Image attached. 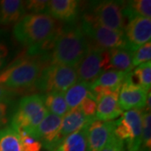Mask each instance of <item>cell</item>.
<instances>
[{
	"label": "cell",
	"instance_id": "16",
	"mask_svg": "<svg viewBox=\"0 0 151 151\" xmlns=\"http://www.w3.org/2000/svg\"><path fill=\"white\" fill-rule=\"evenodd\" d=\"M79 2L76 0H51L48 1L46 13L55 20L72 22L78 14Z\"/></svg>",
	"mask_w": 151,
	"mask_h": 151
},
{
	"label": "cell",
	"instance_id": "13",
	"mask_svg": "<svg viewBox=\"0 0 151 151\" xmlns=\"http://www.w3.org/2000/svg\"><path fill=\"white\" fill-rule=\"evenodd\" d=\"M115 121L94 120L87 133L88 151H101L114 134Z\"/></svg>",
	"mask_w": 151,
	"mask_h": 151
},
{
	"label": "cell",
	"instance_id": "15",
	"mask_svg": "<svg viewBox=\"0 0 151 151\" xmlns=\"http://www.w3.org/2000/svg\"><path fill=\"white\" fill-rule=\"evenodd\" d=\"M129 73L110 69L105 70L92 82V91L97 96L102 92H119Z\"/></svg>",
	"mask_w": 151,
	"mask_h": 151
},
{
	"label": "cell",
	"instance_id": "20",
	"mask_svg": "<svg viewBox=\"0 0 151 151\" xmlns=\"http://www.w3.org/2000/svg\"><path fill=\"white\" fill-rule=\"evenodd\" d=\"M92 92V83L86 81H77L64 93L68 112L78 108L81 102Z\"/></svg>",
	"mask_w": 151,
	"mask_h": 151
},
{
	"label": "cell",
	"instance_id": "4",
	"mask_svg": "<svg viewBox=\"0 0 151 151\" xmlns=\"http://www.w3.org/2000/svg\"><path fill=\"white\" fill-rule=\"evenodd\" d=\"M49 112L45 107L43 97L38 94L24 97L19 101L16 112L12 118L11 127L29 134L45 119Z\"/></svg>",
	"mask_w": 151,
	"mask_h": 151
},
{
	"label": "cell",
	"instance_id": "17",
	"mask_svg": "<svg viewBox=\"0 0 151 151\" xmlns=\"http://www.w3.org/2000/svg\"><path fill=\"white\" fill-rule=\"evenodd\" d=\"M95 118H89L84 115L79 108L69 111L62 118L61 125L60 129V135L62 141L67 136L81 129L85 125L92 123Z\"/></svg>",
	"mask_w": 151,
	"mask_h": 151
},
{
	"label": "cell",
	"instance_id": "25",
	"mask_svg": "<svg viewBox=\"0 0 151 151\" xmlns=\"http://www.w3.org/2000/svg\"><path fill=\"white\" fill-rule=\"evenodd\" d=\"M132 78H134L136 84L140 86L143 89L149 92L151 86V62H146L138 65L133 73Z\"/></svg>",
	"mask_w": 151,
	"mask_h": 151
},
{
	"label": "cell",
	"instance_id": "6",
	"mask_svg": "<svg viewBox=\"0 0 151 151\" xmlns=\"http://www.w3.org/2000/svg\"><path fill=\"white\" fill-rule=\"evenodd\" d=\"M81 29L92 44L105 50L126 48L124 34L105 27L97 22L88 13L82 17Z\"/></svg>",
	"mask_w": 151,
	"mask_h": 151
},
{
	"label": "cell",
	"instance_id": "31",
	"mask_svg": "<svg viewBox=\"0 0 151 151\" xmlns=\"http://www.w3.org/2000/svg\"><path fill=\"white\" fill-rule=\"evenodd\" d=\"M101 151H125L124 143L113 134L108 144Z\"/></svg>",
	"mask_w": 151,
	"mask_h": 151
},
{
	"label": "cell",
	"instance_id": "33",
	"mask_svg": "<svg viewBox=\"0 0 151 151\" xmlns=\"http://www.w3.org/2000/svg\"><path fill=\"white\" fill-rule=\"evenodd\" d=\"M13 95H14L13 91L0 85V102L7 103V101L9 100L11 97H13Z\"/></svg>",
	"mask_w": 151,
	"mask_h": 151
},
{
	"label": "cell",
	"instance_id": "23",
	"mask_svg": "<svg viewBox=\"0 0 151 151\" xmlns=\"http://www.w3.org/2000/svg\"><path fill=\"white\" fill-rule=\"evenodd\" d=\"M124 15L127 19H132L135 17L150 18V0H133L124 3Z\"/></svg>",
	"mask_w": 151,
	"mask_h": 151
},
{
	"label": "cell",
	"instance_id": "28",
	"mask_svg": "<svg viewBox=\"0 0 151 151\" xmlns=\"http://www.w3.org/2000/svg\"><path fill=\"white\" fill-rule=\"evenodd\" d=\"M19 136L23 151H40L42 145L40 141L24 132V130L16 131Z\"/></svg>",
	"mask_w": 151,
	"mask_h": 151
},
{
	"label": "cell",
	"instance_id": "12",
	"mask_svg": "<svg viewBox=\"0 0 151 151\" xmlns=\"http://www.w3.org/2000/svg\"><path fill=\"white\" fill-rule=\"evenodd\" d=\"M130 72L123 82L119 92V103L122 110L142 109L145 107L148 92L132 79Z\"/></svg>",
	"mask_w": 151,
	"mask_h": 151
},
{
	"label": "cell",
	"instance_id": "3",
	"mask_svg": "<svg viewBox=\"0 0 151 151\" xmlns=\"http://www.w3.org/2000/svg\"><path fill=\"white\" fill-rule=\"evenodd\" d=\"M45 65L38 58H24L0 73V85L15 91L33 86L36 83Z\"/></svg>",
	"mask_w": 151,
	"mask_h": 151
},
{
	"label": "cell",
	"instance_id": "21",
	"mask_svg": "<svg viewBox=\"0 0 151 151\" xmlns=\"http://www.w3.org/2000/svg\"><path fill=\"white\" fill-rule=\"evenodd\" d=\"M91 124H86L81 129L67 136L60 145L62 151H88L87 133Z\"/></svg>",
	"mask_w": 151,
	"mask_h": 151
},
{
	"label": "cell",
	"instance_id": "19",
	"mask_svg": "<svg viewBox=\"0 0 151 151\" xmlns=\"http://www.w3.org/2000/svg\"><path fill=\"white\" fill-rule=\"evenodd\" d=\"M133 51L128 48H117L109 50V64L108 70H120L126 73H130L134 70L132 63Z\"/></svg>",
	"mask_w": 151,
	"mask_h": 151
},
{
	"label": "cell",
	"instance_id": "5",
	"mask_svg": "<svg viewBox=\"0 0 151 151\" xmlns=\"http://www.w3.org/2000/svg\"><path fill=\"white\" fill-rule=\"evenodd\" d=\"M77 81L76 67L49 64L42 69L35 85L45 93L65 92Z\"/></svg>",
	"mask_w": 151,
	"mask_h": 151
},
{
	"label": "cell",
	"instance_id": "11",
	"mask_svg": "<svg viewBox=\"0 0 151 151\" xmlns=\"http://www.w3.org/2000/svg\"><path fill=\"white\" fill-rule=\"evenodd\" d=\"M126 48L134 51L151 40V19L135 17L129 20L124 30Z\"/></svg>",
	"mask_w": 151,
	"mask_h": 151
},
{
	"label": "cell",
	"instance_id": "30",
	"mask_svg": "<svg viewBox=\"0 0 151 151\" xmlns=\"http://www.w3.org/2000/svg\"><path fill=\"white\" fill-rule=\"evenodd\" d=\"M25 10L31 14H45L48 1L46 0H30L24 2Z\"/></svg>",
	"mask_w": 151,
	"mask_h": 151
},
{
	"label": "cell",
	"instance_id": "26",
	"mask_svg": "<svg viewBox=\"0 0 151 151\" xmlns=\"http://www.w3.org/2000/svg\"><path fill=\"white\" fill-rule=\"evenodd\" d=\"M141 149L145 151H150L151 149V115L147 111H143Z\"/></svg>",
	"mask_w": 151,
	"mask_h": 151
},
{
	"label": "cell",
	"instance_id": "22",
	"mask_svg": "<svg viewBox=\"0 0 151 151\" xmlns=\"http://www.w3.org/2000/svg\"><path fill=\"white\" fill-rule=\"evenodd\" d=\"M64 93L65 92H49L42 96L45 107L49 113L55 114L61 118L68 113Z\"/></svg>",
	"mask_w": 151,
	"mask_h": 151
},
{
	"label": "cell",
	"instance_id": "2",
	"mask_svg": "<svg viewBox=\"0 0 151 151\" xmlns=\"http://www.w3.org/2000/svg\"><path fill=\"white\" fill-rule=\"evenodd\" d=\"M89 48L81 28L68 26L60 29L55 37L50 53V63L76 67Z\"/></svg>",
	"mask_w": 151,
	"mask_h": 151
},
{
	"label": "cell",
	"instance_id": "1",
	"mask_svg": "<svg viewBox=\"0 0 151 151\" xmlns=\"http://www.w3.org/2000/svg\"><path fill=\"white\" fill-rule=\"evenodd\" d=\"M60 25L47 14H29L14 26V36L19 43L29 48V53L37 54L52 48Z\"/></svg>",
	"mask_w": 151,
	"mask_h": 151
},
{
	"label": "cell",
	"instance_id": "36",
	"mask_svg": "<svg viewBox=\"0 0 151 151\" xmlns=\"http://www.w3.org/2000/svg\"><path fill=\"white\" fill-rule=\"evenodd\" d=\"M139 151H145V150H144L143 149H141V148H140V150H139Z\"/></svg>",
	"mask_w": 151,
	"mask_h": 151
},
{
	"label": "cell",
	"instance_id": "7",
	"mask_svg": "<svg viewBox=\"0 0 151 151\" xmlns=\"http://www.w3.org/2000/svg\"><path fill=\"white\" fill-rule=\"evenodd\" d=\"M116 122L114 135L125 142L128 151H139L142 145L143 111L132 109L126 111Z\"/></svg>",
	"mask_w": 151,
	"mask_h": 151
},
{
	"label": "cell",
	"instance_id": "24",
	"mask_svg": "<svg viewBox=\"0 0 151 151\" xmlns=\"http://www.w3.org/2000/svg\"><path fill=\"white\" fill-rule=\"evenodd\" d=\"M0 151H23L19 136L11 126L0 129Z\"/></svg>",
	"mask_w": 151,
	"mask_h": 151
},
{
	"label": "cell",
	"instance_id": "8",
	"mask_svg": "<svg viewBox=\"0 0 151 151\" xmlns=\"http://www.w3.org/2000/svg\"><path fill=\"white\" fill-rule=\"evenodd\" d=\"M109 50L94 44H89L86 55L76 66L78 81L93 82L105 70H108Z\"/></svg>",
	"mask_w": 151,
	"mask_h": 151
},
{
	"label": "cell",
	"instance_id": "34",
	"mask_svg": "<svg viewBox=\"0 0 151 151\" xmlns=\"http://www.w3.org/2000/svg\"><path fill=\"white\" fill-rule=\"evenodd\" d=\"M9 54V49L4 43H0V68L4 64L5 58Z\"/></svg>",
	"mask_w": 151,
	"mask_h": 151
},
{
	"label": "cell",
	"instance_id": "10",
	"mask_svg": "<svg viewBox=\"0 0 151 151\" xmlns=\"http://www.w3.org/2000/svg\"><path fill=\"white\" fill-rule=\"evenodd\" d=\"M61 121V117L48 113L41 123L29 134L40 141L45 150L55 151L63 142L60 135Z\"/></svg>",
	"mask_w": 151,
	"mask_h": 151
},
{
	"label": "cell",
	"instance_id": "35",
	"mask_svg": "<svg viewBox=\"0 0 151 151\" xmlns=\"http://www.w3.org/2000/svg\"><path fill=\"white\" fill-rule=\"evenodd\" d=\"M55 151H62V148H61V146H60L58 149H56Z\"/></svg>",
	"mask_w": 151,
	"mask_h": 151
},
{
	"label": "cell",
	"instance_id": "29",
	"mask_svg": "<svg viewBox=\"0 0 151 151\" xmlns=\"http://www.w3.org/2000/svg\"><path fill=\"white\" fill-rule=\"evenodd\" d=\"M97 96L92 91L90 95L81 102L78 108H80V110L86 117L95 118V114L97 111Z\"/></svg>",
	"mask_w": 151,
	"mask_h": 151
},
{
	"label": "cell",
	"instance_id": "18",
	"mask_svg": "<svg viewBox=\"0 0 151 151\" xmlns=\"http://www.w3.org/2000/svg\"><path fill=\"white\" fill-rule=\"evenodd\" d=\"M25 12L23 1L2 0L0 1V24L17 23L25 15Z\"/></svg>",
	"mask_w": 151,
	"mask_h": 151
},
{
	"label": "cell",
	"instance_id": "27",
	"mask_svg": "<svg viewBox=\"0 0 151 151\" xmlns=\"http://www.w3.org/2000/svg\"><path fill=\"white\" fill-rule=\"evenodd\" d=\"M151 60V42H147L141 45L133 52L132 63L134 67L150 61Z\"/></svg>",
	"mask_w": 151,
	"mask_h": 151
},
{
	"label": "cell",
	"instance_id": "14",
	"mask_svg": "<svg viewBox=\"0 0 151 151\" xmlns=\"http://www.w3.org/2000/svg\"><path fill=\"white\" fill-rule=\"evenodd\" d=\"M97 111L95 119L113 121L123 114L119 103V92H102L97 95Z\"/></svg>",
	"mask_w": 151,
	"mask_h": 151
},
{
	"label": "cell",
	"instance_id": "32",
	"mask_svg": "<svg viewBox=\"0 0 151 151\" xmlns=\"http://www.w3.org/2000/svg\"><path fill=\"white\" fill-rule=\"evenodd\" d=\"M7 113H8V104L4 102H0V129L4 126L7 122Z\"/></svg>",
	"mask_w": 151,
	"mask_h": 151
},
{
	"label": "cell",
	"instance_id": "9",
	"mask_svg": "<svg viewBox=\"0 0 151 151\" xmlns=\"http://www.w3.org/2000/svg\"><path fill=\"white\" fill-rule=\"evenodd\" d=\"M124 3L121 1L95 2L88 14L103 26L124 33L127 24V19L124 15Z\"/></svg>",
	"mask_w": 151,
	"mask_h": 151
}]
</instances>
